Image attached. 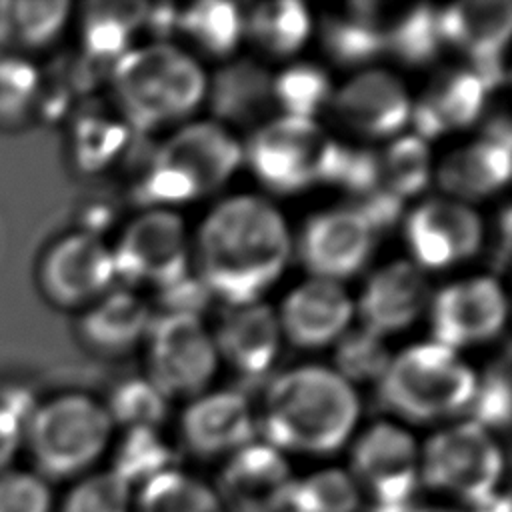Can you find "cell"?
I'll return each mask as SVG.
<instances>
[{
    "label": "cell",
    "mask_w": 512,
    "mask_h": 512,
    "mask_svg": "<svg viewBox=\"0 0 512 512\" xmlns=\"http://www.w3.org/2000/svg\"><path fill=\"white\" fill-rule=\"evenodd\" d=\"M196 254L198 278L208 292L232 306H244L256 302L284 270L290 236L272 204L234 196L204 220Z\"/></svg>",
    "instance_id": "6da1fadb"
},
{
    "label": "cell",
    "mask_w": 512,
    "mask_h": 512,
    "mask_svg": "<svg viewBox=\"0 0 512 512\" xmlns=\"http://www.w3.org/2000/svg\"><path fill=\"white\" fill-rule=\"evenodd\" d=\"M358 414V396L344 378L300 366L268 384L260 422L266 444L280 452L330 454L348 442Z\"/></svg>",
    "instance_id": "7a4b0ae2"
},
{
    "label": "cell",
    "mask_w": 512,
    "mask_h": 512,
    "mask_svg": "<svg viewBox=\"0 0 512 512\" xmlns=\"http://www.w3.org/2000/svg\"><path fill=\"white\" fill-rule=\"evenodd\" d=\"M112 80L122 112L140 132L188 116L206 94L202 68L164 42L126 52Z\"/></svg>",
    "instance_id": "3957f363"
},
{
    "label": "cell",
    "mask_w": 512,
    "mask_h": 512,
    "mask_svg": "<svg viewBox=\"0 0 512 512\" xmlns=\"http://www.w3.org/2000/svg\"><path fill=\"white\" fill-rule=\"evenodd\" d=\"M476 374L452 348L416 344L390 360L378 380L380 404L406 420L432 422L468 410Z\"/></svg>",
    "instance_id": "277c9868"
},
{
    "label": "cell",
    "mask_w": 512,
    "mask_h": 512,
    "mask_svg": "<svg viewBox=\"0 0 512 512\" xmlns=\"http://www.w3.org/2000/svg\"><path fill=\"white\" fill-rule=\"evenodd\" d=\"M242 160L240 144L218 124L184 126L150 160L136 188L142 204H180L218 190Z\"/></svg>",
    "instance_id": "5b68a950"
},
{
    "label": "cell",
    "mask_w": 512,
    "mask_h": 512,
    "mask_svg": "<svg viewBox=\"0 0 512 512\" xmlns=\"http://www.w3.org/2000/svg\"><path fill=\"white\" fill-rule=\"evenodd\" d=\"M342 150L314 120L280 116L254 132L246 158L268 190L292 194L334 182Z\"/></svg>",
    "instance_id": "8992f818"
},
{
    "label": "cell",
    "mask_w": 512,
    "mask_h": 512,
    "mask_svg": "<svg viewBox=\"0 0 512 512\" xmlns=\"http://www.w3.org/2000/svg\"><path fill=\"white\" fill-rule=\"evenodd\" d=\"M504 454L490 430L466 420L436 432L420 450V480L428 488L470 504L498 496Z\"/></svg>",
    "instance_id": "52a82bcc"
},
{
    "label": "cell",
    "mask_w": 512,
    "mask_h": 512,
    "mask_svg": "<svg viewBox=\"0 0 512 512\" xmlns=\"http://www.w3.org/2000/svg\"><path fill=\"white\" fill-rule=\"evenodd\" d=\"M112 420L88 396L68 394L34 410L26 434L46 474L74 476L94 464L108 446Z\"/></svg>",
    "instance_id": "ba28073f"
},
{
    "label": "cell",
    "mask_w": 512,
    "mask_h": 512,
    "mask_svg": "<svg viewBox=\"0 0 512 512\" xmlns=\"http://www.w3.org/2000/svg\"><path fill=\"white\" fill-rule=\"evenodd\" d=\"M348 474L376 512L412 508L420 480V448L392 422H376L354 442Z\"/></svg>",
    "instance_id": "9c48e42d"
},
{
    "label": "cell",
    "mask_w": 512,
    "mask_h": 512,
    "mask_svg": "<svg viewBox=\"0 0 512 512\" xmlns=\"http://www.w3.org/2000/svg\"><path fill=\"white\" fill-rule=\"evenodd\" d=\"M150 382L170 396L204 390L216 370V346L198 316L164 314L148 328Z\"/></svg>",
    "instance_id": "30bf717a"
},
{
    "label": "cell",
    "mask_w": 512,
    "mask_h": 512,
    "mask_svg": "<svg viewBox=\"0 0 512 512\" xmlns=\"http://www.w3.org/2000/svg\"><path fill=\"white\" fill-rule=\"evenodd\" d=\"M114 274L130 284L168 286L188 274V244L180 216L150 210L136 218L112 252Z\"/></svg>",
    "instance_id": "8fae6325"
},
{
    "label": "cell",
    "mask_w": 512,
    "mask_h": 512,
    "mask_svg": "<svg viewBox=\"0 0 512 512\" xmlns=\"http://www.w3.org/2000/svg\"><path fill=\"white\" fill-rule=\"evenodd\" d=\"M506 320V296L494 278H468L444 286L430 304L438 344L462 348L494 338Z\"/></svg>",
    "instance_id": "7c38bea8"
},
{
    "label": "cell",
    "mask_w": 512,
    "mask_h": 512,
    "mask_svg": "<svg viewBox=\"0 0 512 512\" xmlns=\"http://www.w3.org/2000/svg\"><path fill=\"white\" fill-rule=\"evenodd\" d=\"M292 484L284 452L250 442L228 458L214 490L224 512H284Z\"/></svg>",
    "instance_id": "4fadbf2b"
},
{
    "label": "cell",
    "mask_w": 512,
    "mask_h": 512,
    "mask_svg": "<svg viewBox=\"0 0 512 512\" xmlns=\"http://www.w3.org/2000/svg\"><path fill=\"white\" fill-rule=\"evenodd\" d=\"M406 242L418 268H448L478 252L482 222L458 200H426L406 220Z\"/></svg>",
    "instance_id": "5bb4252c"
},
{
    "label": "cell",
    "mask_w": 512,
    "mask_h": 512,
    "mask_svg": "<svg viewBox=\"0 0 512 512\" xmlns=\"http://www.w3.org/2000/svg\"><path fill=\"white\" fill-rule=\"evenodd\" d=\"M374 232L350 208H332L312 216L298 242L302 264L320 280H342L366 264L374 248Z\"/></svg>",
    "instance_id": "9a60e30c"
},
{
    "label": "cell",
    "mask_w": 512,
    "mask_h": 512,
    "mask_svg": "<svg viewBox=\"0 0 512 512\" xmlns=\"http://www.w3.org/2000/svg\"><path fill=\"white\" fill-rule=\"evenodd\" d=\"M340 122L358 134L384 138L404 128L410 120V98L402 82L382 70L354 76L330 98Z\"/></svg>",
    "instance_id": "2e32d148"
},
{
    "label": "cell",
    "mask_w": 512,
    "mask_h": 512,
    "mask_svg": "<svg viewBox=\"0 0 512 512\" xmlns=\"http://www.w3.org/2000/svg\"><path fill=\"white\" fill-rule=\"evenodd\" d=\"M44 286L62 304H82L102 294L114 274L112 252L92 234L60 240L44 260Z\"/></svg>",
    "instance_id": "e0dca14e"
},
{
    "label": "cell",
    "mask_w": 512,
    "mask_h": 512,
    "mask_svg": "<svg viewBox=\"0 0 512 512\" xmlns=\"http://www.w3.org/2000/svg\"><path fill=\"white\" fill-rule=\"evenodd\" d=\"M254 430L250 404L236 390L202 396L182 414V438L198 456H232L254 440Z\"/></svg>",
    "instance_id": "ac0fdd59"
},
{
    "label": "cell",
    "mask_w": 512,
    "mask_h": 512,
    "mask_svg": "<svg viewBox=\"0 0 512 512\" xmlns=\"http://www.w3.org/2000/svg\"><path fill=\"white\" fill-rule=\"evenodd\" d=\"M430 300V286L412 262H392L376 270L360 296L364 328L378 336L398 332L412 324Z\"/></svg>",
    "instance_id": "d6986e66"
},
{
    "label": "cell",
    "mask_w": 512,
    "mask_h": 512,
    "mask_svg": "<svg viewBox=\"0 0 512 512\" xmlns=\"http://www.w3.org/2000/svg\"><path fill=\"white\" fill-rule=\"evenodd\" d=\"M352 300L338 282L314 278L292 290L280 314V328L302 348L324 346L346 330Z\"/></svg>",
    "instance_id": "ffe728a7"
},
{
    "label": "cell",
    "mask_w": 512,
    "mask_h": 512,
    "mask_svg": "<svg viewBox=\"0 0 512 512\" xmlns=\"http://www.w3.org/2000/svg\"><path fill=\"white\" fill-rule=\"evenodd\" d=\"M488 90L470 68H452L438 74L410 110L416 136L426 140L474 124Z\"/></svg>",
    "instance_id": "44dd1931"
},
{
    "label": "cell",
    "mask_w": 512,
    "mask_h": 512,
    "mask_svg": "<svg viewBox=\"0 0 512 512\" xmlns=\"http://www.w3.org/2000/svg\"><path fill=\"white\" fill-rule=\"evenodd\" d=\"M216 352L232 368L248 378H260L270 370L280 346V324L274 312L258 302L234 306L222 320L216 340Z\"/></svg>",
    "instance_id": "7402d4cb"
},
{
    "label": "cell",
    "mask_w": 512,
    "mask_h": 512,
    "mask_svg": "<svg viewBox=\"0 0 512 512\" xmlns=\"http://www.w3.org/2000/svg\"><path fill=\"white\" fill-rule=\"evenodd\" d=\"M444 44L470 62L504 54L512 32V4L506 0H466L438 10Z\"/></svg>",
    "instance_id": "603a6c76"
},
{
    "label": "cell",
    "mask_w": 512,
    "mask_h": 512,
    "mask_svg": "<svg viewBox=\"0 0 512 512\" xmlns=\"http://www.w3.org/2000/svg\"><path fill=\"white\" fill-rule=\"evenodd\" d=\"M386 24L388 14L382 2H350L344 10L322 18V46L342 66L368 64L386 52Z\"/></svg>",
    "instance_id": "cb8c5ba5"
},
{
    "label": "cell",
    "mask_w": 512,
    "mask_h": 512,
    "mask_svg": "<svg viewBox=\"0 0 512 512\" xmlns=\"http://www.w3.org/2000/svg\"><path fill=\"white\" fill-rule=\"evenodd\" d=\"M510 146L480 138L444 158L438 168V184L444 192L464 198H484L508 182Z\"/></svg>",
    "instance_id": "d4e9b609"
},
{
    "label": "cell",
    "mask_w": 512,
    "mask_h": 512,
    "mask_svg": "<svg viewBox=\"0 0 512 512\" xmlns=\"http://www.w3.org/2000/svg\"><path fill=\"white\" fill-rule=\"evenodd\" d=\"M208 96L216 118L246 124L270 106L272 76L252 60H236L214 74Z\"/></svg>",
    "instance_id": "484cf974"
},
{
    "label": "cell",
    "mask_w": 512,
    "mask_h": 512,
    "mask_svg": "<svg viewBox=\"0 0 512 512\" xmlns=\"http://www.w3.org/2000/svg\"><path fill=\"white\" fill-rule=\"evenodd\" d=\"M148 306L130 292H114L98 302L82 320L84 338L100 352L124 354L148 334Z\"/></svg>",
    "instance_id": "4316f807"
},
{
    "label": "cell",
    "mask_w": 512,
    "mask_h": 512,
    "mask_svg": "<svg viewBox=\"0 0 512 512\" xmlns=\"http://www.w3.org/2000/svg\"><path fill=\"white\" fill-rule=\"evenodd\" d=\"M132 512H224L212 486L170 468L138 488Z\"/></svg>",
    "instance_id": "83f0119b"
},
{
    "label": "cell",
    "mask_w": 512,
    "mask_h": 512,
    "mask_svg": "<svg viewBox=\"0 0 512 512\" xmlns=\"http://www.w3.org/2000/svg\"><path fill=\"white\" fill-rule=\"evenodd\" d=\"M244 30L266 52L290 56L300 50L310 32V16L296 0L262 2L244 20Z\"/></svg>",
    "instance_id": "f1b7e54d"
},
{
    "label": "cell",
    "mask_w": 512,
    "mask_h": 512,
    "mask_svg": "<svg viewBox=\"0 0 512 512\" xmlns=\"http://www.w3.org/2000/svg\"><path fill=\"white\" fill-rule=\"evenodd\" d=\"M438 10L430 4H416L388 16L386 52L406 66L430 64L442 48Z\"/></svg>",
    "instance_id": "f546056e"
},
{
    "label": "cell",
    "mask_w": 512,
    "mask_h": 512,
    "mask_svg": "<svg viewBox=\"0 0 512 512\" xmlns=\"http://www.w3.org/2000/svg\"><path fill=\"white\" fill-rule=\"evenodd\" d=\"M182 30L192 42L212 56H228L240 42L244 18L240 8L224 0L196 2L180 12Z\"/></svg>",
    "instance_id": "4dcf8cb0"
},
{
    "label": "cell",
    "mask_w": 512,
    "mask_h": 512,
    "mask_svg": "<svg viewBox=\"0 0 512 512\" xmlns=\"http://www.w3.org/2000/svg\"><path fill=\"white\" fill-rule=\"evenodd\" d=\"M148 4L144 2H100L94 4L84 22L86 50L108 60L124 56L130 36L144 24Z\"/></svg>",
    "instance_id": "1f68e13d"
},
{
    "label": "cell",
    "mask_w": 512,
    "mask_h": 512,
    "mask_svg": "<svg viewBox=\"0 0 512 512\" xmlns=\"http://www.w3.org/2000/svg\"><path fill=\"white\" fill-rule=\"evenodd\" d=\"M362 504V494L348 470L322 468L294 478L288 512H358Z\"/></svg>",
    "instance_id": "d6a6232c"
},
{
    "label": "cell",
    "mask_w": 512,
    "mask_h": 512,
    "mask_svg": "<svg viewBox=\"0 0 512 512\" xmlns=\"http://www.w3.org/2000/svg\"><path fill=\"white\" fill-rule=\"evenodd\" d=\"M380 186L398 198L422 192L432 176V160L428 144L418 136L396 138L378 154Z\"/></svg>",
    "instance_id": "836d02e7"
},
{
    "label": "cell",
    "mask_w": 512,
    "mask_h": 512,
    "mask_svg": "<svg viewBox=\"0 0 512 512\" xmlns=\"http://www.w3.org/2000/svg\"><path fill=\"white\" fill-rule=\"evenodd\" d=\"M330 98V78L312 62H296L272 78V100L282 106L286 116L314 120Z\"/></svg>",
    "instance_id": "e575fe53"
},
{
    "label": "cell",
    "mask_w": 512,
    "mask_h": 512,
    "mask_svg": "<svg viewBox=\"0 0 512 512\" xmlns=\"http://www.w3.org/2000/svg\"><path fill=\"white\" fill-rule=\"evenodd\" d=\"M172 450L152 428L128 430L114 454V466L110 468L130 488L142 486L154 476L170 470Z\"/></svg>",
    "instance_id": "d590c367"
},
{
    "label": "cell",
    "mask_w": 512,
    "mask_h": 512,
    "mask_svg": "<svg viewBox=\"0 0 512 512\" xmlns=\"http://www.w3.org/2000/svg\"><path fill=\"white\" fill-rule=\"evenodd\" d=\"M70 4L52 2H6L0 4V34L14 36L28 46L48 44L68 20Z\"/></svg>",
    "instance_id": "8d00e7d4"
},
{
    "label": "cell",
    "mask_w": 512,
    "mask_h": 512,
    "mask_svg": "<svg viewBox=\"0 0 512 512\" xmlns=\"http://www.w3.org/2000/svg\"><path fill=\"white\" fill-rule=\"evenodd\" d=\"M390 360L392 358L388 354L384 338L370 332L364 326L340 336L336 354H334L336 374L344 378L348 384L350 380L352 382L380 380Z\"/></svg>",
    "instance_id": "74e56055"
},
{
    "label": "cell",
    "mask_w": 512,
    "mask_h": 512,
    "mask_svg": "<svg viewBox=\"0 0 512 512\" xmlns=\"http://www.w3.org/2000/svg\"><path fill=\"white\" fill-rule=\"evenodd\" d=\"M112 422L134 428H152L166 416V398L150 380H128L120 384L106 408Z\"/></svg>",
    "instance_id": "f35d334b"
},
{
    "label": "cell",
    "mask_w": 512,
    "mask_h": 512,
    "mask_svg": "<svg viewBox=\"0 0 512 512\" xmlns=\"http://www.w3.org/2000/svg\"><path fill=\"white\" fill-rule=\"evenodd\" d=\"M472 422L486 430L506 428L510 422V366L508 354L486 368L482 378H476L474 394L468 406Z\"/></svg>",
    "instance_id": "ab89813d"
},
{
    "label": "cell",
    "mask_w": 512,
    "mask_h": 512,
    "mask_svg": "<svg viewBox=\"0 0 512 512\" xmlns=\"http://www.w3.org/2000/svg\"><path fill=\"white\" fill-rule=\"evenodd\" d=\"M132 488L112 470L80 480L66 496L62 512H132Z\"/></svg>",
    "instance_id": "60d3db41"
},
{
    "label": "cell",
    "mask_w": 512,
    "mask_h": 512,
    "mask_svg": "<svg viewBox=\"0 0 512 512\" xmlns=\"http://www.w3.org/2000/svg\"><path fill=\"white\" fill-rule=\"evenodd\" d=\"M52 492L44 478L16 470L0 474V512H50Z\"/></svg>",
    "instance_id": "b9f144b4"
},
{
    "label": "cell",
    "mask_w": 512,
    "mask_h": 512,
    "mask_svg": "<svg viewBox=\"0 0 512 512\" xmlns=\"http://www.w3.org/2000/svg\"><path fill=\"white\" fill-rule=\"evenodd\" d=\"M124 136V128L108 120H86L78 130V160L88 168H100L116 154L124 142Z\"/></svg>",
    "instance_id": "7bdbcfd3"
},
{
    "label": "cell",
    "mask_w": 512,
    "mask_h": 512,
    "mask_svg": "<svg viewBox=\"0 0 512 512\" xmlns=\"http://www.w3.org/2000/svg\"><path fill=\"white\" fill-rule=\"evenodd\" d=\"M334 184H340L346 192L360 198L380 186V162L374 150L346 148L334 176Z\"/></svg>",
    "instance_id": "ee69618b"
},
{
    "label": "cell",
    "mask_w": 512,
    "mask_h": 512,
    "mask_svg": "<svg viewBox=\"0 0 512 512\" xmlns=\"http://www.w3.org/2000/svg\"><path fill=\"white\" fill-rule=\"evenodd\" d=\"M210 292L200 278H190L188 274L174 280L168 286L158 288V302L166 310V314H186L198 316L208 300Z\"/></svg>",
    "instance_id": "f6af8a7d"
},
{
    "label": "cell",
    "mask_w": 512,
    "mask_h": 512,
    "mask_svg": "<svg viewBox=\"0 0 512 512\" xmlns=\"http://www.w3.org/2000/svg\"><path fill=\"white\" fill-rule=\"evenodd\" d=\"M38 78L30 64L22 60L0 62V108L20 110L28 104L36 90Z\"/></svg>",
    "instance_id": "bcb514c9"
},
{
    "label": "cell",
    "mask_w": 512,
    "mask_h": 512,
    "mask_svg": "<svg viewBox=\"0 0 512 512\" xmlns=\"http://www.w3.org/2000/svg\"><path fill=\"white\" fill-rule=\"evenodd\" d=\"M352 208L366 220V224L372 228V232L378 234L382 230L392 228L400 220L404 200L398 198L396 194L388 192L386 188L378 186L376 190L360 196L356 206H352Z\"/></svg>",
    "instance_id": "7dc6e473"
},
{
    "label": "cell",
    "mask_w": 512,
    "mask_h": 512,
    "mask_svg": "<svg viewBox=\"0 0 512 512\" xmlns=\"http://www.w3.org/2000/svg\"><path fill=\"white\" fill-rule=\"evenodd\" d=\"M30 418L14 412L6 400L0 402V468L12 460Z\"/></svg>",
    "instance_id": "c3c4849f"
},
{
    "label": "cell",
    "mask_w": 512,
    "mask_h": 512,
    "mask_svg": "<svg viewBox=\"0 0 512 512\" xmlns=\"http://www.w3.org/2000/svg\"><path fill=\"white\" fill-rule=\"evenodd\" d=\"M180 12H182V10H178V8L172 6V4H156V6H150V4H148L144 24L148 26V30H150L152 34L164 38V36H170L174 30H178Z\"/></svg>",
    "instance_id": "681fc988"
},
{
    "label": "cell",
    "mask_w": 512,
    "mask_h": 512,
    "mask_svg": "<svg viewBox=\"0 0 512 512\" xmlns=\"http://www.w3.org/2000/svg\"><path fill=\"white\" fill-rule=\"evenodd\" d=\"M498 230H500V238L494 244L492 262H494V266L498 270H502L504 264H506V258H508V250H510V212H508V208L502 210V216H500V222H498Z\"/></svg>",
    "instance_id": "f907efd6"
},
{
    "label": "cell",
    "mask_w": 512,
    "mask_h": 512,
    "mask_svg": "<svg viewBox=\"0 0 512 512\" xmlns=\"http://www.w3.org/2000/svg\"><path fill=\"white\" fill-rule=\"evenodd\" d=\"M406 512H472L456 506H444V504H422V506H412Z\"/></svg>",
    "instance_id": "816d5d0a"
}]
</instances>
